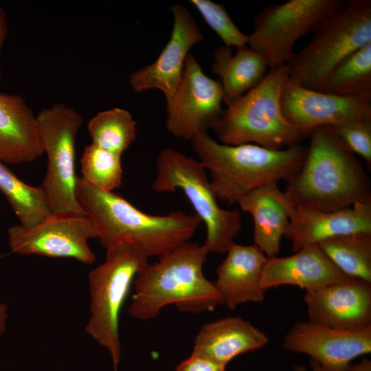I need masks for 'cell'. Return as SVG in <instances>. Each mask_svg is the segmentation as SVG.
Returning a JSON list of instances; mask_svg holds the SVG:
<instances>
[{
  "label": "cell",
  "instance_id": "obj_1",
  "mask_svg": "<svg viewBox=\"0 0 371 371\" xmlns=\"http://www.w3.org/2000/svg\"><path fill=\"white\" fill-rule=\"evenodd\" d=\"M76 196L105 249L126 243L148 258L159 257L190 241L201 223L195 214L181 210L164 215L146 213L121 194L100 190L79 177Z\"/></svg>",
  "mask_w": 371,
  "mask_h": 371
},
{
  "label": "cell",
  "instance_id": "obj_2",
  "mask_svg": "<svg viewBox=\"0 0 371 371\" xmlns=\"http://www.w3.org/2000/svg\"><path fill=\"white\" fill-rule=\"evenodd\" d=\"M304 161L284 191L296 207L335 211L371 199L362 164L325 127L309 135Z\"/></svg>",
  "mask_w": 371,
  "mask_h": 371
},
{
  "label": "cell",
  "instance_id": "obj_3",
  "mask_svg": "<svg viewBox=\"0 0 371 371\" xmlns=\"http://www.w3.org/2000/svg\"><path fill=\"white\" fill-rule=\"evenodd\" d=\"M208 253L203 245L188 241L148 263L136 276L129 314L149 320L169 304L181 312L212 311L223 305L213 282L203 274Z\"/></svg>",
  "mask_w": 371,
  "mask_h": 371
},
{
  "label": "cell",
  "instance_id": "obj_4",
  "mask_svg": "<svg viewBox=\"0 0 371 371\" xmlns=\"http://www.w3.org/2000/svg\"><path fill=\"white\" fill-rule=\"evenodd\" d=\"M210 175L218 200L228 205L267 183L289 180L302 166L306 147L273 150L254 144L226 145L201 133L190 141Z\"/></svg>",
  "mask_w": 371,
  "mask_h": 371
},
{
  "label": "cell",
  "instance_id": "obj_5",
  "mask_svg": "<svg viewBox=\"0 0 371 371\" xmlns=\"http://www.w3.org/2000/svg\"><path fill=\"white\" fill-rule=\"evenodd\" d=\"M289 77L286 65L271 68L256 87L227 105L212 128L219 142L273 150L300 144L305 137L287 121L281 104Z\"/></svg>",
  "mask_w": 371,
  "mask_h": 371
},
{
  "label": "cell",
  "instance_id": "obj_6",
  "mask_svg": "<svg viewBox=\"0 0 371 371\" xmlns=\"http://www.w3.org/2000/svg\"><path fill=\"white\" fill-rule=\"evenodd\" d=\"M312 32L310 42L286 66L292 80L315 90L337 64L371 43V1H344Z\"/></svg>",
  "mask_w": 371,
  "mask_h": 371
},
{
  "label": "cell",
  "instance_id": "obj_7",
  "mask_svg": "<svg viewBox=\"0 0 371 371\" xmlns=\"http://www.w3.org/2000/svg\"><path fill=\"white\" fill-rule=\"evenodd\" d=\"M153 189L157 192L181 190L206 228L203 245L207 253H226L242 227L237 210L221 208L207 172L199 161L173 148L161 150L156 160Z\"/></svg>",
  "mask_w": 371,
  "mask_h": 371
},
{
  "label": "cell",
  "instance_id": "obj_8",
  "mask_svg": "<svg viewBox=\"0 0 371 371\" xmlns=\"http://www.w3.org/2000/svg\"><path fill=\"white\" fill-rule=\"evenodd\" d=\"M134 245L122 243L106 249L104 262L89 273L90 317L87 333L110 353L114 371L120 361L119 319L137 274L148 263Z\"/></svg>",
  "mask_w": 371,
  "mask_h": 371
},
{
  "label": "cell",
  "instance_id": "obj_9",
  "mask_svg": "<svg viewBox=\"0 0 371 371\" xmlns=\"http://www.w3.org/2000/svg\"><path fill=\"white\" fill-rule=\"evenodd\" d=\"M47 170L41 186L53 215H86L76 196V144L82 117L75 109L56 103L37 115Z\"/></svg>",
  "mask_w": 371,
  "mask_h": 371
},
{
  "label": "cell",
  "instance_id": "obj_10",
  "mask_svg": "<svg viewBox=\"0 0 371 371\" xmlns=\"http://www.w3.org/2000/svg\"><path fill=\"white\" fill-rule=\"evenodd\" d=\"M343 0H289L270 5L253 20L247 45L260 54L269 69L286 65L295 54V43Z\"/></svg>",
  "mask_w": 371,
  "mask_h": 371
},
{
  "label": "cell",
  "instance_id": "obj_11",
  "mask_svg": "<svg viewBox=\"0 0 371 371\" xmlns=\"http://www.w3.org/2000/svg\"><path fill=\"white\" fill-rule=\"evenodd\" d=\"M223 90L219 80L206 76L195 57L186 59L181 81L166 100V128L175 137L191 141L207 133L221 117Z\"/></svg>",
  "mask_w": 371,
  "mask_h": 371
},
{
  "label": "cell",
  "instance_id": "obj_12",
  "mask_svg": "<svg viewBox=\"0 0 371 371\" xmlns=\"http://www.w3.org/2000/svg\"><path fill=\"white\" fill-rule=\"evenodd\" d=\"M7 235L11 252L21 256L68 258L87 265L96 258L88 240L98 238V232L87 215L52 214L30 227L13 225Z\"/></svg>",
  "mask_w": 371,
  "mask_h": 371
},
{
  "label": "cell",
  "instance_id": "obj_13",
  "mask_svg": "<svg viewBox=\"0 0 371 371\" xmlns=\"http://www.w3.org/2000/svg\"><path fill=\"white\" fill-rule=\"evenodd\" d=\"M281 104L287 121L305 138L319 127L371 120V100L311 89L290 77L282 89Z\"/></svg>",
  "mask_w": 371,
  "mask_h": 371
},
{
  "label": "cell",
  "instance_id": "obj_14",
  "mask_svg": "<svg viewBox=\"0 0 371 371\" xmlns=\"http://www.w3.org/2000/svg\"><path fill=\"white\" fill-rule=\"evenodd\" d=\"M283 347L310 356L326 371H348L355 359L370 353L371 326L344 330L300 321L286 334Z\"/></svg>",
  "mask_w": 371,
  "mask_h": 371
},
{
  "label": "cell",
  "instance_id": "obj_15",
  "mask_svg": "<svg viewBox=\"0 0 371 371\" xmlns=\"http://www.w3.org/2000/svg\"><path fill=\"white\" fill-rule=\"evenodd\" d=\"M173 25L170 38L157 58L151 64L135 70L129 84L135 92L159 89L166 99L176 91L182 77L190 49L203 39L194 18L183 5L170 8Z\"/></svg>",
  "mask_w": 371,
  "mask_h": 371
},
{
  "label": "cell",
  "instance_id": "obj_16",
  "mask_svg": "<svg viewBox=\"0 0 371 371\" xmlns=\"http://www.w3.org/2000/svg\"><path fill=\"white\" fill-rule=\"evenodd\" d=\"M304 300L309 322L344 330L371 326V282L349 277L306 291Z\"/></svg>",
  "mask_w": 371,
  "mask_h": 371
},
{
  "label": "cell",
  "instance_id": "obj_17",
  "mask_svg": "<svg viewBox=\"0 0 371 371\" xmlns=\"http://www.w3.org/2000/svg\"><path fill=\"white\" fill-rule=\"evenodd\" d=\"M371 234V199L335 211L294 206L284 237L291 242L292 251L317 245L327 239L352 233Z\"/></svg>",
  "mask_w": 371,
  "mask_h": 371
},
{
  "label": "cell",
  "instance_id": "obj_18",
  "mask_svg": "<svg viewBox=\"0 0 371 371\" xmlns=\"http://www.w3.org/2000/svg\"><path fill=\"white\" fill-rule=\"evenodd\" d=\"M348 278L318 245H312L289 256L267 257L261 273L260 285L265 291L282 285L296 286L309 291Z\"/></svg>",
  "mask_w": 371,
  "mask_h": 371
},
{
  "label": "cell",
  "instance_id": "obj_19",
  "mask_svg": "<svg viewBox=\"0 0 371 371\" xmlns=\"http://www.w3.org/2000/svg\"><path fill=\"white\" fill-rule=\"evenodd\" d=\"M226 254L216 268V279L213 282L223 305L234 310L241 304L262 302L265 291L260 285V278L267 256L254 244L235 243Z\"/></svg>",
  "mask_w": 371,
  "mask_h": 371
},
{
  "label": "cell",
  "instance_id": "obj_20",
  "mask_svg": "<svg viewBox=\"0 0 371 371\" xmlns=\"http://www.w3.org/2000/svg\"><path fill=\"white\" fill-rule=\"evenodd\" d=\"M44 153L36 115L19 95L0 93V159L31 163Z\"/></svg>",
  "mask_w": 371,
  "mask_h": 371
},
{
  "label": "cell",
  "instance_id": "obj_21",
  "mask_svg": "<svg viewBox=\"0 0 371 371\" xmlns=\"http://www.w3.org/2000/svg\"><path fill=\"white\" fill-rule=\"evenodd\" d=\"M254 221V241L267 257L277 256L289 223L291 203L278 183L260 186L238 203Z\"/></svg>",
  "mask_w": 371,
  "mask_h": 371
},
{
  "label": "cell",
  "instance_id": "obj_22",
  "mask_svg": "<svg viewBox=\"0 0 371 371\" xmlns=\"http://www.w3.org/2000/svg\"><path fill=\"white\" fill-rule=\"evenodd\" d=\"M266 334L240 317H227L204 324L194 340L192 353L227 366L240 355L260 349Z\"/></svg>",
  "mask_w": 371,
  "mask_h": 371
},
{
  "label": "cell",
  "instance_id": "obj_23",
  "mask_svg": "<svg viewBox=\"0 0 371 371\" xmlns=\"http://www.w3.org/2000/svg\"><path fill=\"white\" fill-rule=\"evenodd\" d=\"M262 56L248 45L232 49L221 46L214 53L212 71L220 77L223 101L227 106L256 87L267 74Z\"/></svg>",
  "mask_w": 371,
  "mask_h": 371
},
{
  "label": "cell",
  "instance_id": "obj_24",
  "mask_svg": "<svg viewBox=\"0 0 371 371\" xmlns=\"http://www.w3.org/2000/svg\"><path fill=\"white\" fill-rule=\"evenodd\" d=\"M315 90L371 100V43L337 64Z\"/></svg>",
  "mask_w": 371,
  "mask_h": 371
},
{
  "label": "cell",
  "instance_id": "obj_25",
  "mask_svg": "<svg viewBox=\"0 0 371 371\" xmlns=\"http://www.w3.org/2000/svg\"><path fill=\"white\" fill-rule=\"evenodd\" d=\"M0 192L23 227L34 226L52 215L41 185L25 183L1 159Z\"/></svg>",
  "mask_w": 371,
  "mask_h": 371
},
{
  "label": "cell",
  "instance_id": "obj_26",
  "mask_svg": "<svg viewBox=\"0 0 371 371\" xmlns=\"http://www.w3.org/2000/svg\"><path fill=\"white\" fill-rule=\"evenodd\" d=\"M317 245L343 273L371 282V234L338 236Z\"/></svg>",
  "mask_w": 371,
  "mask_h": 371
},
{
  "label": "cell",
  "instance_id": "obj_27",
  "mask_svg": "<svg viewBox=\"0 0 371 371\" xmlns=\"http://www.w3.org/2000/svg\"><path fill=\"white\" fill-rule=\"evenodd\" d=\"M87 130L91 144L121 155L137 137L132 115L120 107L98 112L89 121Z\"/></svg>",
  "mask_w": 371,
  "mask_h": 371
},
{
  "label": "cell",
  "instance_id": "obj_28",
  "mask_svg": "<svg viewBox=\"0 0 371 371\" xmlns=\"http://www.w3.org/2000/svg\"><path fill=\"white\" fill-rule=\"evenodd\" d=\"M80 166L81 178L100 190L113 192L122 185L121 155L90 144L83 150Z\"/></svg>",
  "mask_w": 371,
  "mask_h": 371
},
{
  "label": "cell",
  "instance_id": "obj_29",
  "mask_svg": "<svg viewBox=\"0 0 371 371\" xmlns=\"http://www.w3.org/2000/svg\"><path fill=\"white\" fill-rule=\"evenodd\" d=\"M206 23L220 37L227 47L247 45V34H243L229 16L225 8L210 0L190 1Z\"/></svg>",
  "mask_w": 371,
  "mask_h": 371
},
{
  "label": "cell",
  "instance_id": "obj_30",
  "mask_svg": "<svg viewBox=\"0 0 371 371\" xmlns=\"http://www.w3.org/2000/svg\"><path fill=\"white\" fill-rule=\"evenodd\" d=\"M333 133L353 154L371 166V120H360L323 126Z\"/></svg>",
  "mask_w": 371,
  "mask_h": 371
},
{
  "label": "cell",
  "instance_id": "obj_31",
  "mask_svg": "<svg viewBox=\"0 0 371 371\" xmlns=\"http://www.w3.org/2000/svg\"><path fill=\"white\" fill-rule=\"evenodd\" d=\"M225 365L192 353L189 357L179 363L176 371H225Z\"/></svg>",
  "mask_w": 371,
  "mask_h": 371
},
{
  "label": "cell",
  "instance_id": "obj_32",
  "mask_svg": "<svg viewBox=\"0 0 371 371\" xmlns=\"http://www.w3.org/2000/svg\"><path fill=\"white\" fill-rule=\"evenodd\" d=\"M310 368L311 371H326L319 363L314 359H310ZM294 371H308L303 365H298L293 367ZM348 371H371V361L363 357L359 362L351 363Z\"/></svg>",
  "mask_w": 371,
  "mask_h": 371
},
{
  "label": "cell",
  "instance_id": "obj_33",
  "mask_svg": "<svg viewBox=\"0 0 371 371\" xmlns=\"http://www.w3.org/2000/svg\"><path fill=\"white\" fill-rule=\"evenodd\" d=\"M8 33V23L3 8L0 5V54L5 38ZM0 80H1V69H0Z\"/></svg>",
  "mask_w": 371,
  "mask_h": 371
},
{
  "label": "cell",
  "instance_id": "obj_34",
  "mask_svg": "<svg viewBox=\"0 0 371 371\" xmlns=\"http://www.w3.org/2000/svg\"><path fill=\"white\" fill-rule=\"evenodd\" d=\"M8 317V306L5 304L0 302V335L3 334L5 330Z\"/></svg>",
  "mask_w": 371,
  "mask_h": 371
}]
</instances>
